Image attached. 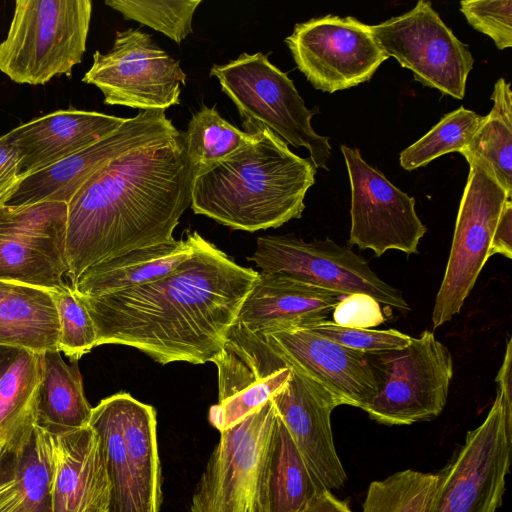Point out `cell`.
<instances>
[{"label": "cell", "instance_id": "obj_1", "mask_svg": "<svg viewBox=\"0 0 512 512\" xmlns=\"http://www.w3.org/2000/svg\"><path fill=\"white\" fill-rule=\"evenodd\" d=\"M258 272L193 232V253L166 276L96 297H77L97 346L121 344L160 364H204L218 356Z\"/></svg>", "mask_w": 512, "mask_h": 512}, {"label": "cell", "instance_id": "obj_2", "mask_svg": "<svg viewBox=\"0 0 512 512\" xmlns=\"http://www.w3.org/2000/svg\"><path fill=\"white\" fill-rule=\"evenodd\" d=\"M194 177L184 131L129 151L95 172L67 204L71 283L98 262L173 240L191 205Z\"/></svg>", "mask_w": 512, "mask_h": 512}, {"label": "cell", "instance_id": "obj_3", "mask_svg": "<svg viewBox=\"0 0 512 512\" xmlns=\"http://www.w3.org/2000/svg\"><path fill=\"white\" fill-rule=\"evenodd\" d=\"M315 174L310 158L263 128L252 142L196 173L190 207L232 230L277 228L301 217Z\"/></svg>", "mask_w": 512, "mask_h": 512}, {"label": "cell", "instance_id": "obj_4", "mask_svg": "<svg viewBox=\"0 0 512 512\" xmlns=\"http://www.w3.org/2000/svg\"><path fill=\"white\" fill-rule=\"evenodd\" d=\"M91 12L90 0H17L0 70L20 84L70 76L86 50Z\"/></svg>", "mask_w": 512, "mask_h": 512}, {"label": "cell", "instance_id": "obj_5", "mask_svg": "<svg viewBox=\"0 0 512 512\" xmlns=\"http://www.w3.org/2000/svg\"><path fill=\"white\" fill-rule=\"evenodd\" d=\"M210 75L236 105L245 132L267 128L287 144L305 147L316 168L328 169L332 149L311 125L316 112L305 106L292 80L267 55L242 53L227 64L213 65Z\"/></svg>", "mask_w": 512, "mask_h": 512}, {"label": "cell", "instance_id": "obj_6", "mask_svg": "<svg viewBox=\"0 0 512 512\" xmlns=\"http://www.w3.org/2000/svg\"><path fill=\"white\" fill-rule=\"evenodd\" d=\"M276 416L270 399L220 432L188 512H268L267 464Z\"/></svg>", "mask_w": 512, "mask_h": 512}, {"label": "cell", "instance_id": "obj_7", "mask_svg": "<svg viewBox=\"0 0 512 512\" xmlns=\"http://www.w3.org/2000/svg\"><path fill=\"white\" fill-rule=\"evenodd\" d=\"M378 391L361 409L385 425L436 418L447 402L453 376L449 349L425 330L401 350L366 353Z\"/></svg>", "mask_w": 512, "mask_h": 512}, {"label": "cell", "instance_id": "obj_8", "mask_svg": "<svg viewBox=\"0 0 512 512\" xmlns=\"http://www.w3.org/2000/svg\"><path fill=\"white\" fill-rule=\"evenodd\" d=\"M469 174L456 218L443 280L432 310L436 329L462 309L487 260L505 202L511 196L477 160L466 158Z\"/></svg>", "mask_w": 512, "mask_h": 512}, {"label": "cell", "instance_id": "obj_9", "mask_svg": "<svg viewBox=\"0 0 512 512\" xmlns=\"http://www.w3.org/2000/svg\"><path fill=\"white\" fill-rule=\"evenodd\" d=\"M256 244L249 259L263 271L279 272L342 296L366 293L401 312L410 310L401 291L383 281L350 246L329 238L308 242L292 235L261 236Z\"/></svg>", "mask_w": 512, "mask_h": 512}, {"label": "cell", "instance_id": "obj_10", "mask_svg": "<svg viewBox=\"0 0 512 512\" xmlns=\"http://www.w3.org/2000/svg\"><path fill=\"white\" fill-rule=\"evenodd\" d=\"M512 446V410L497 395L485 420L439 473L432 512H496L502 503Z\"/></svg>", "mask_w": 512, "mask_h": 512}, {"label": "cell", "instance_id": "obj_11", "mask_svg": "<svg viewBox=\"0 0 512 512\" xmlns=\"http://www.w3.org/2000/svg\"><path fill=\"white\" fill-rule=\"evenodd\" d=\"M186 78L179 62L149 34L129 28L117 31L109 52L94 53L82 81L99 88L106 105L165 111L180 103Z\"/></svg>", "mask_w": 512, "mask_h": 512}, {"label": "cell", "instance_id": "obj_12", "mask_svg": "<svg viewBox=\"0 0 512 512\" xmlns=\"http://www.w3.org/2000/svg\"><path fill=\"white\" fill-rule=\"evenodd\" d=\"M370 30L385 54L411 70L416 81L453 98H464L473 56L430 1L420 0L408 12L370 25Z\"/></svg>", "mask_w": 512, "mask_h": 512}, {"label": "cell", "instance_id": "obj_13", "mask_svg": "<svg viewBox=\"0 0 512 512\" xmlns=\"http://www.w3.org/2000/svg\"><path fill=\"white\" fill-rule=\"evenodd\" d=\"M285 42L307 80L328 93L369 81L389 58L370 25L352 16L328 14L297 23Z\"/></svg>", "mask_w": 512, "mask_h": 512}, {"label": "cell", "instance_id": "obj_14", "mask_svg": "<svg viewBox=\"0 0 512 512\" xmlns=\"http://www.w3.org/2000/svg\"><path fill=\"white\" fill-rule=\"evenodd\" d=\"M351 186L348 243L375 256L388 250L418 253L427 228L418 217L415 199L370 166L356 148L341 146Z\"/></svg>", "mask_w": 512, "mask_h": 512}, {"label": "cell", "instance_id": "obj_15", "mask_svg": "<svg viewBox=\"0 0 512 512\" xmlns=\"http://www.w3.org/2000/svg\"><path fill=\"white\" fill-rule=\"evenodd\" d=\"M67 204L0 206V281L54 291L67 285Z\"/></svg>", "mask_w": 512, "mask_h": 512}, {"label": "cell", "instance_id": "obj_16", "mask_svg": "<svg viewBox=\"0 0 512 512\" xmlns=\"http://www.w3.org/2000/svg\"><path fill=\"white\" fill-rule=\"evenodd\" d=\"M213 363L218 371V403L210 423L226 430L265 404L289 381L292 369L261 332L235 323Z\"/></svg>", "mask_w": 512, "mask_h": 512}, {"label": "cell", "instance_id": "obj_17", "mask_svg": "<svg viewBox=\"0 0 512 512\" xmlns=\"http://www.w3.org/2000/svg\"><path fill=\"white\" fill-rule=\"evenodd\" d=\"M179 130L164 110L140 111L100 141L22 178L3 206L41 202L68 204L83 184L113 159L138 148L175 137Z\"/></svg>", "mask_w": 512, "mask_h": 512}, {"label": "cell", "instance_id": "obj_18", "mask_svg": "<svg viewBox=\"0 0 512 512\" xmlns=\"http://www.w3.org/2000/svg\"><path fill=\"white\" fill-rule=\"evenodd\" d=\"M291 369L288 383L271 400L314 479L325 490L339 489L347 480L331 429V413L339 404L322 386Z\"/></svg>", "mask_w": 512, "mask_h": 512}, {"label": "cell", "instance_id": "obj_19", "mask_svg": "<svg viewBox=\"0 0 512 512\" xmlns=\"http://www.w3.org/2000/svg\"><path fill=\"white\" fill-rule=\"evenodd\" d=\"M264 335L290 367L322 386L339 406L361 409L376 395L378 384L366 353L341 346L304 327Z\"/></svg>", "mask_w": 512, "mask_h": 512}, {"label": "cell", "instance_id": "obj_20", "mask_svg": "<svg viewBox=\"0 0 512 512\" xmlns=\"http://www.w3.org/2000/svg\"><path fill=\"white\" fill-rule=\"evenodd\" d=\"M50 435L52 511L108 512L111 487L97 433L88 425Z\"/></svg>", "mask_w": 512, "mask_h": 512}, {"label": "cell", "instance_id": "obj_21", "mask_svg": "<svg viewBox=\"0 0 512 512\" xmlns=\"http://www.w3.org/2000/svg\"><path fill=\"white\" fill-rule=\"evenodd\" d=\"M342 295L263 271L244 299L236 322L253 332L273 333L327 320Z\"/></svg>", "mask_w": 512, "mask_h": 512}, {"label": "cell", "instance_id": "obj_22", "mask_svg": "<svg viewBox=\"0 0 512 512\" xmlns=\"http://www.w3.org/2000/svg\"><path fill=\"white\" fill-rule=\"evenodd\" d=\"M125 121L126 118L70 108L12 129L7 135L20 151L21 179L100 141Z\"/></svg>", "mask_w": 512, "mask_h": 512}, {"label": "cell", "instance_id": "obj_23", "mask_svg": "<svg viewBox=\"0 0 512 512\" xmlns=\"http://www.w3.org/2000/svg\"><path fill=\"white\" fill-rule=\"evenodd\" d=\"M193 253V232L180 240L139 248L98 262L72 283L77 297H96L158 280Z\"/></svg>", "mask_w": 512, "mask_h": 512}, {"label": "cell", "instance_id": "obj_24", "mask_svg": "<svg viewBox=\"0 0 512 512\" xmlns=\"http://www.w3.org/2000/svg\"><path fill=\"white\" fill-rule=\"evenodd\" d=\"M7 478L0 488V512H53V449L50 433L35 424L21 441L6 449Z\"/></svg>", "mask_w": 512, "mask_h": 512}, {"label": "cell", "instance_id": "obj_25", "mask_svg": "<svg viewBox=\"0 0 512 512\" xmlns=\"http://www.w3.org/2000/svg\"><path fill=\"white\" fill-rule=\"evenodd\" d=\"M59 333L50 291L9 282L0 300V344L41 354L58 350Z\"/></svg>", "mask_w": 512, "mask_h": 512}, {"label": "cell", "instance_id": "obj_26", "mask_svg": "<svg viewBox=\"0 0 512 512\" xmlns=\"http://www.w3.org/2000/svg\"><path fill=\"white\" fill-rule=\"evenodd\" d=\"M118 396L126 454L141 512H159L163 496L156 411L128 393Z\"/></svg>", "mask_w": 512, "mask_h": 512}, {"label": "cell", "instance_id": "obj_27", "mask_svg": "<svg viewBox=\"0 0 512 512\" xmlns=\"http://www.w3.org/2000/svg\"><path fill=\"white\" fill-rule=\"evenodd\" d=\"M41 382L36 424L50 433L88 426L92 407L83 391L77 361L67 364L57 349L40 354Z\"/></svg>", "mask_w": 512, "mask_h": 512}, {"label": "cell", "instance_id": "obj_28", "mask_svg": "<svg viewBox=\"0 0 512 512\" xmlns=\"http://www.w3.org/2000/svg\"><path fill=\"white\" fill-rule=\"evenodd\" d=\"M324 490L277 414L267 464L268 512H303Z\"/></svg>", "mask_w": 512, "mask_h": 512}, {"label": "cell", "instance_id": "obj_29", "mask_svg": "<svg viewBox=\"0 0 512 512\" xmlns=\"http://www.w3.org/2000/svg\"><path fill=\"white\" fill-rule=\"evenodd\" d=\"M40 354L22 349L0 379V442L11 449L36 424Z\"/></svg>", "mask_w": 512, "mask_h": 512}, {"label": "cell", "instance_id": "obj_30", "mask_svg": "<svg viewBox=\"0 0 512 512\" xmlns=\"http://www.w3.org/2000/svg\"><path fill=\"white\" fill-rule=\"evenodd\" d=\"M493 108L468 145L460 152L489 171L512 196V93L510 83L500 78L492 93Z\"/></svg>", "mask_w": 512, "mask_h": 512}, {"label": "cell", "instance_id": "obj_31", "mask_svg": "<svg viewBox=\"0 0 512 512\" xmlns=\"http://www.w3.org/2000/svg\"><path fill=\"white\" fill-rule=\"evenodd\" d=\"M88 425L99 437L110 481L108 512H141L126 454L118 393L92 408Z\"/></svg>", "mask_w": 512, "mask_h": 512}, {"label": "cell", "instance_id": "obj_32", "mask_svg": "<svg viewBox=\"0 0 512 512\" xmlns=\"http://www.w3.org/2000/svg\"><path fill=\"white\" fill-rule=\"evenodd\" d=\"M439 481V473L410 469L373 481L363 503V512H432Z\"/></svg>", "mask_w": 512, "mask_h": 512}, {"label": "cell", "instance_id": "obj_33", "mask_svg": "<svg viewBox=\"0 0 512 512\" xmlns=\"http://www.w3.org/2000/svg\"><path fill=\"white\" fill-rule=\"evenodd\" d=\"M256 133L240 130L205 105L193 113L185 131L187 154L195 175L252 142Z\"/></svg>", "mask_w": 512, "mask_h": 512}, {"label": "cell", "instance_id": "obj_34", "mask_svg": "<svg viewBox=\"0 0 512 512\" xmlns=\"http://www.w3.org/2000/svg\"><path fill=\"white\" fill-rule=\"evenodd\" d=\"M483 120L484 116L464 107L446 114L429 132L400 153L401 167L412 171L444 154L460 153Z\"/></svg>", "mask_w": 512, "mask_h": 512}, {"label": "cell", "instance_id": "obj_35", "mask_svg": "<svg viewBox=\"0 0 512 512\" xmlns=\"http://www.w3.org/2000/svg\"><path fill=\"white\" fill-rule=\"evenodd\" d=\"M201 0H106L125 19L135 20L180 44L192 33V18Z\"/></svg>", "mask_w": 512, "mask_h": 512}, {"label": "cell", "instance_id": "obj_36", "mask_svg": "<svg viewBox=\"0 0 512 512\" xmlns=\"http://www.w3.org/2000/svg\"><path fill=\"white\" fill-rule=\"evenodd\" d=\"M60 327L58 350L72 361L97 346L95 325L71 285L50 291Z\"/></svg>", "mask_w": 512, "mask_h": 512}, {"label": "cell", "instance_id": "obj_37", "mask_svg": "<svg viewBox=\"0 0 512 512\" xmlns=\"http://www.w3.org/2000/svg\"><path fill=\"white\" fill-rule=\"evenodd\" d=\"M303 327L341 346L362 353L401 350L408 346L412 339L408 334L395 329L348 328L339 326L329 320Z\"/></svg>", "mask_w": 512, "mask_h": 512}, {"label": "cell", "instance_id": "obj_38", "mask_svg": "<svg viewBox=\"0 0 512 512\" xmlns=\"http://www.w3.org/2000/svg\"><path fill=\"white\" fill-rule=\"evenodd\" d=\"M460 11L477 31L489 36L499 50L512 46L511 0H464Z\"/></svg>", "mask_w": 512, "mask_h": 512}, {"label": "cell", "instance_id": "obj_39", "mask_svg": "<svg viewBox=\"0 0 512 512\" xmlns=\"http://www.w3.org/2000/svg\"><path fill=\"white\" fill-rule=\"evenodd\" d=\"M332 314V322L348 328L369 329L386 321L380 303L372 296L361 292L342 297Z\"/></svg>", "mask_w": 512, "mask_h": 512}, {"label": "cell", "instance_id": "obj_40", "mask_svg": "<svg viewBox=\"0 0 512 512\" xmlns=\"http://www.w3.org/2000/svg\"><path fill=\"white\" fill-rule=\"evenodd\" d=\"M21 155L7 134L0 136V206H3L19 184Z\"/></svg>", "mask_w": 512, "mask_h": 512}, {"label": "cell", "instance_id": "obj_41", "mask_svg": "<svg viewBox=\"0 0 512 512\" xmlns=\"http://www.w3.org/2000/svg\"><path fill=\"white\" fill-rule=\"evenodd\" d=\"M500 254L512 258V201L508 199L499 216L490 247V257Z\"/></svg>", "mask_w": 512, "mask_h": 512}, {"label": "cell", "instance_id": "obj_42", "mask_svg": "<svg viewBox=\"0 0 512 512\" xmlns=\"http://www.w3.org/2000/svg\"><path fill=\"white\" fill-rule=\"evenodd\" d=\"M303 512H352L348 504L339 500L331 491L319 493Z\"/></svg>", "mask_w": 512, "mask_h": 512}, {"label": "cell", "instance_id": "obj_43", "mask_svg": "<svg viewBox=\"0 0 512 512\" xmlns=\"http://www.w3.org/2000/svg\"><path fill=\"white\" fill-rule=\"evenodd\" d=\"M22 349L0 344V379L12 366Z\"/></svg>", "mask_w": 512, "mask_h": 512}, {"label": "cell", "instance_id": "obj_44", "mask_svg": "<svg viewBox=\"0 0 512 512\" xmlns=\"http://www.w3.org/2000/svg\"><path fill=\"white\" fill-rule=\"evenodd\" d=\"M6 451V445L0 442V483L3 482L6 478V471L3 465V455Z\"/></svg>", "mask_w": 512, "mask_h": 512}, {"label": "cell", "instance_id": "obj_45", "mask_svg": "<svg viewBox=\"0 0 512 512\" xmlns=\"http://www.w3.org/2000/svg\"><path fill=\"white\" fill-rule=\"evenodd\" d=\"M8 286L9 282L0 281V300L3 298Z\"/></svg>", "mask_w": 512, "mask_h": 512}, {"label": "cell", "instance_id": "obj_46", "mask_svg": "<svg viewBox=\"0 0 512 512\" xmlns=\"http://www.w3.org/2000/svg\"><path fill=\"white\" fill-rule=\"evenodd\" d=\"M5 470H6V469H5ZM6 478H7V472H6ZM6 478H5V480H4L3 482H1V483H0V488H1V486L4 484V482L6 481Z\"/></svg>", "mask_w": 512, "mask_h": 512}]
</instances>
